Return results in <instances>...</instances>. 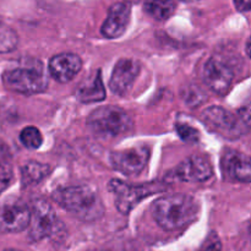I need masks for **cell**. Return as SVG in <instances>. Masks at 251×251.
Instances as JSON below:
<instances>
[{
  "mask_svg": "<svg viewBox=\"0 0 251 251\" xmlns=\"http://www.w3.org/2000/svg\"><path fill=\"white\" fill-rule=\"evenodd\" d=\"M5 87L22 95H36L44 92L48 86L43 64L33 58L22 59L16 66L2 74Z\"/></svg>",
  "mask_w": 251,
  "mask_h": 251,
  "instance_id": "obj_3",
  "label": "cell"
},
{
  "mask_svg": "<svg viewBox=\"0 0 251 251\" xmlns=\"http://www.w3.org/2000/svg\"><path fill=\"white\" fill-rule=\"evenodd\" d=\"M174 0H145L144 9L147 14L158 21L168 20L176 11Z\"/></svg>",
  "mask_w": 251,
  "mask_h": 251,
  "instance_id": "obj_17",
  "label": "cell"
},
{
  "mask_svg": "<svg viewBox=\"0 0 251 251\" xmlns=\"http://www.w3.org/2000/svg\"><path fill=\"white\" fill-rule=\"evenodd\" d=\"M31 220V210L22 200L10 198L0 202V232L20 233L26 229Z\"/></svg>",
  "mask_w": 251,
  "mask_h": 251,
  "instance_id": "obj_7",
  "label": "cell"
},
{
  "mask_svg": "<svg viewBox=\"0 0 251 251\" xmlns=\"http://www.w3.org/2000/svg\"><path fill=\"white\" fill-rule=\"evenodd\" d=\"M87 125L97 136L118 137L131 130L132 119L122 108L104 105L91 113Z\"/></svg>",
  "mask_w": 251,
  "mask_h": 251,
  "instance_id": "obj_4",
  "label": "cell"
},
{
  "mask_svg": "<svg viewBox=\"0 0 251 251\" xmlns=\"http://www.w3.org/2000/svg\"><path fill=\"white\" fill-rule=\"evenodd\" d=\"M199 251H222V244H221L217 235L212 233Z\"/></svg>",
  "mask_w": 251,
  "mask_h": 251,
  "instance_id": "obj_23",
  "label": "cell"
},
{
  "mask_svg": "<svg viewBox=\"0 0 251 251\" xmlns=\"http://www.w3.org/2000/svg\"><path fill=\"white\" fill-rule=\"evenodd\" d=\"M176 131L183 141L189 142V144H195L200 139V134L198 130L193 126H189L186 124H178L176 125Z\"/></svg>",
  "mask_w": 251,
  "mask_h": 251,
  "instance_id": "obj_21",
  "label": "cell"
},
{
  "mask_svg": "<svg viewBox=\"0 0 251 251\" xmlns=\"http://www.w3.org/2000/svg\"><path fill=\"white\" fill-rule=\"evenodd\" d=\"M201 119L211 130L227 139H238L244 134V127L248 129L240 118L221 107L206 108L201 114Z\"/></svg>",
  "mask_w": 251,
  "mask_h": 251,
  "instance_id": "obj_6",
  "label": "cell"
},
{
  "mask_svg": "<svg viewBox=\"0 0 251 251\" xmlns=\"http://www.w3.org/2000/svg\"><path fill=\"white\" fill-rule=\"evenodd\" d=\"M239 118L240 120H242V122L249 127L250 125V105L249 104L244 105V107L239 110Z\"/></svg>",
  "mask_w": 251,
  "mask_h": 251,
  "instance_id": "obj_24",
  "label": "cell"
},
{
  "mask_svg": "<svg viewBox=\"0 0 251 251\" xmlns=\"http://www.w3.org/2000/svg\"><path fill=\"white\" fill-rule=\"evenodd\" d=\"M91 251H108V250H91Z\"/></svg>",
  "mask_w": 251,
  "mask_h": 251,
  "instance_id": "obj_29",
  "label": "cell"
},
{
  "mask_svg": "<svg viewBox=\"0 0 251 251\" xmlns=\"http://www.w3.org/2000/svg\"><path fill=\"white\" fill-rule=\"evenodd\" d=\"M20 140L25 147L29 150H37L43 142V136L41 131L34 126H27L20 134Z\"/></svg>",
  "mask_w": 251,
  "mask_h": 251,
  "instance_id": "obj_20",
  "label": "cell"
},
{
  "mask_svg": "<svg viewBox=\"0 0 251 251\" xmlns=\"http://www.w3.org/2000/svg\"><path fill=\"white\" fill-rule=\"evenodd\" d=\"M53 199L68 212L83 222L100 220L104 206L98 194L87 185L68 186L54 193Z\"/></svg>",
  "mask_w": 251,
  "mask_h": 251,
  "instance_id": "obj_2",
  "label": "cell"
},
{
  "mask_svg": "<svg viewBox=\"0 0 251 251\" xmlns=\"http://www.w3.org/2000/svg\"><path fill=\"white\" fill-rule=\"evenodd\" d=\"M12 178H14L12 169L7 164L0 163V194L9 188V185L12 181Z\"/></svg>",
  "mask_w": 251,
  "mask_h": 251,
  "instance_id": "obj_22",
  "label": "cell"
},
{
  "mask_svg": "<svg viewBox=\"0 0 251 251\" xmlns=\"http://www.w3.org/2000/svg\"><path fill=\"white\" fill-rule=\"evenodd\" d=\"M29 239L38 242L47 237H50L56 232L58 218L55 212L47 201L37 200L31 210L29 220Z\"/></svg>",
  "mask_w": 251,
  "mask_h": 251,
  "instance_id": "obj_8",
  "label": "cell"
},
{
  "mask_svg": "<svg viewBox=\"0 0 251 251\" xmlns=\"http://www.w3.org/2000/svg\"><path fill=\"white\" fill-rule=\"evenodd\" d=\"M6 251H20V250H15V249H10V250H6Z\"/></svg>",
  "mask_w": 251,
  "mask_h": 251,
  "instance_id": "obj_28",
  "label": "cell"
},
{
  "mask_svg": "<svg viewBox=\"0 0 251 251\" xmlns=\"http://www.w3.org/2000/svg\"><path fill=\"white\" fill-rule=\"evenodd\" d=\"M212 166L203 156H191L181 162L173 176L185 183H202L212 176Z\"/></svg>",
  "mask_w": 251,
  "mask_h": 251,
  "instance_id": "obj_12",
  "label": "cell"
},
{
  "mask_svg": "<svg viewBox=\"0 0 251 251\" xmlns=\"http://www.w3.org/2000/svg\"><path fill=\"white\" fill-rule=\"evenodd\" d=\"M249 49H250V41H249V39H248V42H247V54H248V56L250 55Z\"/></svg>",
  "mask_w": 251,
  "mask_h": 251,
  "instance_id": "obj_26",
  "label": "cell"
},
{
  "mask_svg": "<svg viewBox=\"0 0 251 251\" xmlns=\"http://www.w3.org/2000/svg\"><path fill=\"white\" fill-rule=\"evenodd\" d=\"M48 69L54 80L60 83H68L80 73L82 69V60L76 54L61 53L50 59Z\"/></svg>",
  "mask_w": 251,
  "mask_h": 251,
  "instance_id": "obj_14",
  "label": "cell"
},
{
  "mask_svg": "<svg viewBox=\"0 0 251 251\" xmlns=\"http://www.w3.org/2000/svg\"><path fill=\"white\" fill-rule=\"evenodd\" d=\"M181 1H184V2H195V1H199V0H181Z\"/></svg>",
  "mask_w": 251,
  "mask_h": 251,
  "instance_id": "obj_27",
  "label": "cell"
},
{
  "mask_svg": "<svg viewBox=\"0 0 251 251\" xmlns=\"http://www.w3.org/2000/svg\"><path fill=\"white\" fill-rule=\"evenodd\" d=\"M110 193L115 198V205L119 212L123 215H127L140 201L156 193H162L167 189L163 183L152 181V183L140 184V185H129L119 179H112L109 181Z\"/></svg>",
  "mask_w": 251,
  "mask_h": 251,
  "instance_id": "obj_5",
  "label": "cell"
},
{
  "mask_svg": "<svg viewBox=\"0 0 251 251\" xmlns=\"http://www.w3.org/2000/svg\"><path fill=\"white\" fill-rule=\"evenodd\" d=\"M17 44H19V37L16 32L6 24L0 21V54L15 50Z\"/></svg>",
  "mask_w": 251,
  "mask_h": 251,
  "instance_id": "obj_19",
  "label": "cell"
},
{
  "mask_svg": "<svg viewBox=\"0 0 251 251\" xmlns=\"http://www.w3.org/2000/svg\"><path fill=\"white\" fill-rule=\"evenodd\" d=\"M141 65L137 60L130 58H123L115 64L112 76L109 80V87L113 93L118 96H124L134 81L139 76Z\"/></svg>",
  "mask_w": 251,
  "mask_h": 251,
  "instance_id": "obj_11",
  "label": "cell"
},
{
  "mask_svg": "<svg viewBox=\"0 0 251 251\" xmlns=\"http://www.w3.org/2000/svg\"><path fill=\"white\" fill-rule=\"evenodd\" d=\"M234 4L239 11L247 12L251 7V0H234Z\"/></svg>",
  "mask_w": 251,
  "mask_h": 251,
  "instance_id": "obj_25",
  "label": "cell"
},
{
  "mask_svg": "<svg viewBox=\"0 0 251 251\" xmlns=\"http://www.w3.org/2000/svg\"><path fill=\"white\" fill-rule=\"evenodd\" d=\"M76 98L82 103L100 102L105 98V88L103 86L100 71L91 75L78 85L76 90Z\"/></svg>",
  "mask_w": 251,
  "mask_h": 251,
  "instance_id": "obj_16",
  "label": "cell"
},
{
  "mask_svg": "<svg viewBox=\"0 0 251 251\" xmlns=\"http://www.w3.org/2000/svg\"><path fill=\"white\" fill-rule=\"evenodd\" d=\"M154 221L166 230L186 227L199 217L198 201L186 194H173L157 199L151 207Z\"/></svg>",
  "mask_w": 251,
  "mask_h": 251,
  "instance_id": "obj_1",
  "label": "cell"
},
{
  "mask_svg": "<svg viewBox=\"0 0 251 251\" xmlns=\"http://www.w3.org/2000/svg\"><path fill=\"white\" fill-rule=\"evenodd\" d=\"M131 16V4L126 1H120L113 5L109 9L108 16L103 24L102 34L107 38H119L124 32L130 22Z\"/></svg>",
  "mask_w": 251,
  "mask_h": 251,
  "instance_id": "obj_13",
  "label": "cell"
},
{
  "mask_svg": "<svg viewBox=\"0 0 251 251\" xmlns=\"http://www.w3.org/2000/svg\"><path fill=\"white\" fill-rule=\"evenodd\" d=\"M223 172L232 180L250 183L251 181V166L249 157L238 151H227L223 154L221 161Z\"/></svg>",
  "mask_w": 251,
  "mask_h": 251,
  "instance_id": "obj_15",
  "label": "cell"
},
{
  "mask_svg": "<svg viewBox=\"0 0 251 251\" xmlns=\"http://www.w3.org/2000/svg\"><path fill=\"white\" fill-rule=\"evenodd\" d=\"M50 172L47 164L36 161H29L22 167V183L25 185H34L43 180Z\"/></svg>",
  "mask_w": 251,
  "mask_h": 251,
  "instance_id": "obj_18",
  "label": "cell"
},
{
  "mask_svg": "<svg viewBox=\"0 0 251 251\" xmlns=\"http://www.w3.org/2000/svg\"><path fill=\"white\" fill-rule=\"evenodd\" d=\"M150 153V149L146 146L113 152L110 154V164L113 168L126 176H137L149 163Z\"/></svg>",
  "mask_w": 251,
  "mask_h": 251,
  "instance_id": "obj_10",
  "label": "cell"
},
{
  "mask_svg": "<svg viewBox=\"0 0 251 251\" xmlns=\"http://www.w3.org/2000/svg\"><path fill=\"white\" fill-rule=\"evenodd\" d=\"M203 81L215 93L226 96L233 82V70L222 58L212 56L203 66Z\"/></svg>",
  "mask_w": 251,
  "mask_h": 251,
  "instance_id": "obj_9",
  "label": "cell"
}]
</instances>
